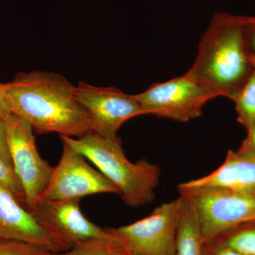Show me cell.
I'll return each instance as SVG.
<instances>
[{
    "label": "cell",
    "instance_id": "17",
    "mask_svg": "<svg viewBox=\"0 0 255 255\" xmlns=\"http://www.w3.org/2000/svg\"><path fill=\"white\" fill-rule=\"evenodd\" d=\"M0 184L9 189L18 202L26 208L24 192L14 168L8 165L0 157Z\"/></svg>",
    "mask_w": 255,
    "mask_h": 255
},
{
    "label": "cell",
    "instance_id": "3",
    "mask_svg": "<svg viewBox=\"0 0 255 255\" xmlns=\"http://www.w3.org/2000/svg\"><path fill=\"white\" fill-rule=\"evenodd\" d=\"M60 138L95 164L118 188L119 196L127 205L140 207L155 199L160 167L145 159L130 162L118 137H104L91 132L79 137L60 135Z\"/></svg>",
    "mask_w": 255,
    "mask_h": 255
},
{
    "label": "cell",
    "instance_id": "24",
    "mask_svg": "<svg viewBox=\"0 0 255 255\" xmlns=\"http://www.w3.org/2000/svg\"><path fill=\"white\" fill-rule=\"evenodd\" d=\"M250 60H251V63L252 65H253V68L255 69V56H252V55H249Z\"/></svg>",
    "mask_w": 255,
    "mask_h": 255
},
{
    "label": "cell",
    "instance_id": "2",
    "mask_svg": "<svg viewBox=\"0 0 255 255\" xmlns=\"http://www.w3.org/2000/svg\"><path fill=\"white\" fill-rule=\"evenodd\" d=\"M244 16L215 15L199 43L189 78L232 100L254 70L243 38Z\"/></svg>",
    "mask_w": 255,
    "mask_h": 255
},
{
    "label": "cell",
    "instance_id": "1",
    "mask_svg": "<svg viewBox=\"0 0 255 255\" xmlns=\"http://www.w3.org/2000/svg\"><path fill=\"white\" fill-rule=\"evenodd\" d=\"M75 87L60 74L33 71L18 73L12 81L0 83V92L11 112L38 133L79 137L93 132V127L75 97Z\"/></svg>",
    "mask_w": 255,
    "mask_h": 255
},
{
    "label": "cell",
    "instance_id": "19",
    "mask_svg": "<svg viewBox=\"0 0 255 255\" xmlns=\"http://www.w3.org/2000/svg\"><path fill=\"white\" fill-rule=\"evenodd\" d=\"M243 29L247 53L255 56V17L244 16Z\"/></svg>",
    "mask_w": 255,
    "mask_h": 255
},
{
    "label": "cell",
    "instance_id": "23",
    "mask_svg": "<svg viewBox=\"0 0 255 255\" xmlns=\"http://www.w3.org/2000/svg\"><path fill=\"white\" fill-rule=\"evenodd\" d=\"M10 113H11V109L4 96L0 92V117L4 119Z\"/></svg>",
    "mask_w": 255,
    "mask_h": 255
},
{
    "label": "cell",
    "instance_id": "4",
    "mask_svg": "<svg viewBox=\"0 0 255 255\" xmlns=\"http://www.w3.org/2000/svg\"><path fill=\"white\" fill-rule=\"evenodd\" d=\"M183 205L180 195L157 206L143 219L107 230L130 255H175Z\"/></svg>",
    "mask_w": 255,
    "mask_h": 255
},
{
    "label": "cell",
    "instance_id": "9",
    "mask_svg": "<svg viewBox=\"0 0 255 255\" xmlns=\"http://www.w3.org/2000/svg\"><path fill=\"white\" fill-rule=\"evenodd\" d=\"M75 97L92 119L93 132L102 136L117 137L122 126L129 119L145 115L135 95L115 87H100L80 82Z\"/></svg>",
    "mask_w": 255,
    "mask_h": 255
},
{
    "label": "cell",
    "instance_id": "5",
    "mask_svg": "<svg viewBox=\"0 0 255 255\" xmlns=\"http://www.w3.org/2000/svg\"><path fill=\"white\" fill-rule=\"evenodd\" d=\"M135 97L147 115L188 122L201 117L206 104L221 95L184 74L168 81L152 84Z\"/></svg>",
    "mask_w": 255,
    "mask_h": 255
},
{
    "label": "cell",
    "instance_id": "22",
    "mask_svg": "<svg viewBox=\"0 0 255 255\" xmlns=\"http://www.w3.org/2000/svg\"><path fill=\"white\" fill-rule=\"evenodd\" d=\"M203 255H245L231 248L210 241L204 245Z\"/></svg>",
    "mask_w": 255,
    "mask_h": 255
},
{
    "label": "cell",
    "instance_id": "10",
    "mask_svg": "<svg viewBox=\"0 0 255 255\" xmlns=\"http://www.w3.org/2000/svg\"><path fill=\"white\" fill-rule=\"evenodd\" d=\"M0 240L22 242L50 253L71 248L0 184Z\"/></svg>",
    "mask_w": 255,
    "mask_h": 255
},
{
    "label": "cell",
    "instance_id": "21",
    "mask_svg": "<svg viewBox=\"0 0 255 255\" xmlns=\"http://www.w3.org/2000/svg\"><path fill=\"white\" fill-rule=\"evenodd\" d=\"M0 157L8 165L13 167L7 142V132L4 119L0 117Z\"/></svg>",
    "mask_w": 255,
    "mask_h": 255
},
{
    "label": "cell",
    "instance_id": "14",
    "mask_svg": "<svg viewBox=\"0 0 255 255\" xmlns=\"http://www.w3.org/2000/svg\"><path fill=\"white\" fill-rule=\"evenodd\" d=\"M211 241L243 255H255V220L235 226Z\"/></svg>",
    "mask_w": 255,
    "mask_h": 255
},
{
    "label": "cell",
    "instance_id": "20",
    "mask_svg": "<svg viewBox=\"0 0 255 255\" xmlns=\"http://www.w3.org/2000/svg\"><path fill=\"white\" fill-rule=\"evenodd\" d=\"M247 130V136L237 152L242 155L255 158V122Z\"/></svg>",
    "mask_w": 255,
    "mask_h": 255
},
{
    "label": "cell",
    "instance_id": "7",
    "mask_svg": "<svg viewBox=\"0 0 255 255\" xmlns=\"http://www.w3.org/2000/svg\"><path fill=\"white\" fill-rule=\"evenodd\" d=\"M4 121L13 168L22 186L26 209L33 214L48 186L53 167L38 153L33 127L26 120L11 112Z\"/></svg>",
    "mask_w": 255,
    "mask_h": 255
},
{
    "label": "cell",
    "instance_id": "8",
    "mask_svg": "<svg viewBox=\"0 0 255 255\" xmlns=\"http://www.w3.org/2000/svg\"><path fill=\"white\" fill-rule=\"evenodd\" d=\"M63 152L41 200H80L85 196L99 194L120 195L118 188L89 165L86 158L63 142ZM40 200V201H41Z\"/></svg>",
    "mask_w": 255,
    "mask_h": 255
},
{
    "label": "cell",
    "instance_id": "13",
    "mask_svg": "<svg viewBox=\"0 0 255 255\" xmlns=\"http://www.w3.org/2000/svg\"><path fill=\"white\" fill-rule=\"evenodd\" d=\"M178 227L175 255H203L204 241L194 208L185 196Z\"/></svg>",
    "mask_w": 255,
    "mask_h": 255
},
{
    "label": "cell",
    "instance_id": "15",
    "mask_svg": "<svg viewBox=\"0 0 255 255\" xmlns=\"http://www.w3.org/2000/svg\"><path fill=\"white\" fill-rule=\"evenodd\" d=\"M236 105L238 122L248 128L255 122V69L232 98Z\"/></svg>",
    "mask_w": 255,
    "mask_h": 255
},
{
    "label": "cell",
    "instance_id": "12",
    "mask_svg": "<svg viewBox=\"0 0 255 255\" xmlns=\"http://www.w3.org/2000/svg\"><path fill=\"white\" fill-rule=\"evenodd\" d=\"M178 189L180 194L209 189L255 190V158L228 150L219 168L204 177L182 183Z\"/></svg>",
    "mask_w": 255,
    "mask_h": 255
},
{
    "label": "cell",
    "instance_id": "6",
    "mask_svg": "<svg viewBox=\"0 0 255 255\" xmlns=\"http://www.w3.org/2000/svg\"><path fill=\"white\" fill-rule=\"evenodd\" d=\"M195 211L204 243L255 220V190L209 189L183 193Z\"/></svg>",
    "mask_w": 255,
    "mask_h": 255
},
{
    "label": "cell",
    "instance_id": "18",
    "mask_svg": "<svg viewBox=\"0 0 255 255\" xmlns=\"http://www.w3.org/2000/svg\"><path fill=\"white\" fill-rule=\"evenodd\" d=\"M52 253L22 242L0 240V255H51Z\"/></svg>",
    "mask_w": 255,
    "mask_h": 255
},
{
    "label": "cell",
    "instance_id": "11",
    "mask_svg": "<svg viewBox=\"0 0 255 255\" xmlns=\"http://www.w3.org/2000/svg\"><path fill=\"white\" fill-rule=\"evenodd\" d=\"M33 214L71 248L92 240L115 239L107 228H102L85 217L78 199L41 200Z\"/></svg>",
    "mask_w": 255,
    "mask_h": 255
},
{
    "label": "cell",
    "instance_id": "16",
    "mask_svg": "<svg viewBox=\"0 0 255 255\" xmlns=\"http://www.w3.org/2000/svg\"><path fill=\"white\" fill-rule=\"evenodd\" d=\"M51 255H130L117 240H92Z\"/></svg>",
    "mask_w": 255,
    "mask_h": 255
}]
</instances>
